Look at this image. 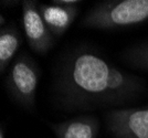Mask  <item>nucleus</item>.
Returning a JSON list of instances; mask_svg holds the SVG:
<instances>
[{
    "label": "nucleus",
    "instance_id": "nucleus-1",
    "mask_svg": "<svg viewBox=\"0 0 148 138\" xmlns=\"http://www.w3.org/2000/svg\"><path fill=\"white\" fill-rule=\"evenodd\" d=\"M145 91L139 76L118 69L91 48L64 55L54 80L56 100L68 111H93L130 104Z\"/></svg>",
    "mask_w": 148,
    "mask_h": 138
},
{
    "label": "nucleus",
    "instance_id": "nucleus-2",
    "mask_svg": "<svg viewBox=\"0 0 148 138\" xmlns=\"http://www.w3.org/2000/svg\"><path fill=\"white\" fill-rule=\"evenodd\" d=\"M148 21V0H105L97 2L81 20V27L118 30Z\"/></svg>",
    "mask_w": 148,
    "mask_h": 138
},
{
    "label": "nucleus",
    "instance_id": "nucleus-3",
    "mask_svg": "<svg viewBox=\"0 0 148 138\" xmlns=\"http://www.w3.org/2000/svg\"><path fill=\"white\" fill-rule=\"evenodd\" d=\"M40 80V70L36 61L27 53H21L9 68L6 85L14 102L30 109L34 107Z\"/></svg>",
    "mask_w": 148,
    "mask_h": 138
},
{
    "label": "nucleus",
    "instance_id": "nucleus-4",
    "mask_svg": "<svg viewBox=\"0 0 148 138\" xmlns=\"http://www.w3.org/2000/svg\"><path fill=\"white\" fill-rule=\"evenodd\" d=\"M106 125L115 138H148V105L112 109Z\"/></svg>",
    "mask_w": 148,
    "mask_h": 138
},
{
    "label": "nucleus",
    "instance_id": "nucleus-5",
    "mask_svg": "<svg viewBox=\"0 0 148 138\" xmlns=\"http://www.w3.org/2000/svg\"><path fill=\"white\" fill-rule=\"evenodd\" d=\"M37 1H22V27L27 42L36 53L44 54L54 44V36L47 27Z\"/></svg>",
    "mask_w": 148,
    "mask_h": 138
},
{
    "label": "nucleus",
    "instance_id": "nucleus-6",
    "mask_svg": "<svg viewBox=\"0 0 148 138\" xmlns=\"http://www.w3.org/2000/svg\"><path fill=\"white\" fill-rule=\"evenodd\" d=\"M39 11L54 37H61L72 25L79 14V3L64 5L59 0L51 3H38Z\"/></svg>",
    "mask_w": 148,
    "mask_h": 138
},
{
    "label": "nucleus",
    "instance_id": "nucleus-7",
    "mask_svg": "<svg viewBox=\"0 0 148 138\" xmlns=\"http://www.w3.org/2000/svg\"><path fill=\"white\" fill-rule=\"evenodd\" d=\"M56 138H97L99 122L95 116H77L51 125Z\"/></svg>",
    "mask_w": 148,
    "mask_h": 138
},
{
    "label": "nucleus",
    "instance_id": "nucleus-8",
    "mask_svg": "<svg viewBox=\"0 0 148 138\" xmlns=\"http://www.w3.org/2000/svg\"><path fill=\"white\" fill-rule=\"evenodd\" d=\"M22 39L18 28L14 25H6L0 29V72L3 74L10 68L11 61L16 57Z\"/></svg>",
    "mask_w": 148,
    "mask_h": 138
},
{
    "label": "nucleus",
    "instance_id": "nucleus-9",
    "mask_svg": "<svg viewBox=\"0 0 148 138\" xmlns=\"http://www.w3.org/2000/svg\"><path fill=\"white\" fill-rule=\"evenodd\" d=\"M124 59L132 66L148 72V41L130 48L124 53Z\"/></svg>",
    "mask_w": 148,
    "mask_h": 138
},
{
    "label": "nucleus",
    "instance_id": "nucleus-10",
    "mask_svg": "<svg viewBox=\"0 0 148 138\" xmlns=\"http://www.w3.org/2000/svg\"><path fill=\"white\" fill-rule=\"evenodd\" d=\"M5 129H3V127H0V138H5Z\"/></svg>",
    "mask_w": 148,
    "mask_h": 138
},
{
    "label": "nucleus",
    "instance_id": "nucleus-11",
    "mask_svg": "<svg viewBox=\"0 0 148 138\" xmlns=\"http://www.w3.org/2000/svg\"><path fill=\"white\" fill-rule=\"evenodd\" d=\"M0 25H1V27H5V18H3V16L1 14V17H0Z\"/></svg>",
    "mask_w": 148,
    "mask_h": 138
}]
</instances>
